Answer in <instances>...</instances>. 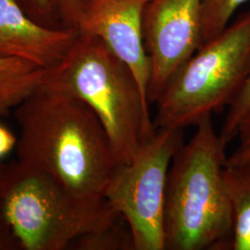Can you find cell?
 I'll return each mask as SVG.
<instances>
[{"label": "cell", "instance_id": "obj_7", "mask_svg": "<svg viewBox=\"0 0 250 250\" xmlns=\"http://www.w3.org/2000/svg\"><path fill=\"white\" fill-rule=\"evenodd\" d=\"M203 0H148L143 36L150 61L148 101L156 103L169 81L203 45Z\"/></svg>", "mask_w": 250, "mask_h": 250}, {"label": "cell", "instance_id": "obj_3", "mask_svg": "<svg viewBox=\"0 0 250 250\" xmlns=\"http://www.w3.org/2000/svg\"><path fill=\"white\" fill-rule=\"evenodd\" d=\"M170 164L165 197L166 250H227L232 212L225 188L226 155L211 115L197 125Z\"/></svg>", "mask_w": 250, "mask_h": 250}, {"label": "cell", "instance_id": "obj_11", "mask_svg": "<svg viewBox=\"0 0 250 250\" xmlns=\"http://www.w3.org/2000/svg\"><path fill=\"white\" fill-rule=\"evenodd\" d=\"M45 72L32 62L0 56V116L33 95L43 84Z\"/></svg>", "mask_w": 250, "mask_h": 250}, {"label": "cell", "instance_id": "obj_6", "mask_svg": "<svg viewBox=\"0 0 250 250\" xmlns=\"http://www.w3.org/2000/svg\"><path fill=\"white\" fill-rule=\"evenodd\" d=\"M184 130L156 128L127 164H121L105 201L127 224L134 250H166L164 214L167 180Z\"/></svg>", "mask_w": 250, "mask_h": 250}, {"label": "cell", "instance_id": "obj_2", "mask_svg": "<svg viewBox=\"0 0 250 250\" xmlns=\"http://www.w3.org/2000/svg\"><path fill=\"white\" fill-rule=\"evenodd\" d=\"M43 84L94 111L121 164L132 161L156 132L150 104L132 70L98 36L78 32L62 62L46 71Z\"/></svg>", "mask_w": 250, "mask_h": 250}, {"label": "cell", "instance_id": "obj_14", "mask_svg": "<svg viewBox=\"0 0 250 250\" xmlns=\"http://www.w3.org/2000/svg\"><path fill=\"white\" fill-rule=\"evenodd\" d=\"M250 115V69L241 89L229 105L219 137L224 148L235 139L238 127Z\"/></svg>", "mask_w": 250, "mask_h": 250}, {"label": "cell", "instance_id": "obj_9", "mask_svg": "<svg viewBox=\"0 0 250 250\" xmlns=\"http://www.w3.org/2000/svg\"><path fill=\"white\" fill-rule=\"evenodd\" d=\"M77 35L74 28L38 23L18 0H0L1 57L23 59L48 71L62 62Z\"/></svg>", "mask_w": 250, "mask_h": 250}, {"label": "cell", "instance_id": "obj_4", "mask_svg": "<svg viewBox=\"0 0 250 250\" xmlns=\"http://www.w3.org/2000/svg\"><path fill=\"white\" fill-rule=\"evenodd\" d=\"M122 216L107 202L92 205L72 197L41 170L17 161L3 165L0 220L21 250H63Z\"/></svg>", "mask_w": 250, "mask_h": 250}, {"label": "cell", "instance_id": "obj_8", "mask_svg": "<svg viewBox=\"0 0 250 250\" xmlns=\"http://www.w3.org/2000/svg\"><path fill=\"white\" fill-rule=\"evenodd\" d=\"M147 1L85 0L77 30L102 39L132 70L148 101L151 68L143 36L144 9Z\"/></svg>", "mask_w": 250, "mask_h": 250}, {"label": "cell", "instance_id": "obj_10", "mask_svg": "<svg viewBox=\"0 0 250 250\" xmlns=\"http://www.w3.org/2000/svg\"><path fill=\"white\" fill-rule=\"evenodd\" d=\"M224 179L232 212L227 250H250V164L225 163Z\"/></svg>", "mask_w": 250, "mask_h": 250}, {"label": "cell", "instance_id": "obj_16", "mask_svg": "<svg viewBox=\"0 0 250 250\" xmlns=\"http://www.w3.org/2000/svg\"><path fill=\"white\" fill-rule=\"evenodd\" d=\"M237 146L230 156L226 157V164L244 165L250 164V115L242 122L237 134Z\"/></svg>", "mask_w": 250, "mask_h": 250}, {"label": "cell", "instance_id": "obj_17", "mask_svg": "<svg viewBox=\"0 0 250 250\" xmlns=\"http://www.w3.org/2000/svg\"><path fill=\"white\" fill-rule=\"evenodd\" d=\"M31 18L45 26L59 28L54 15L52 0H18Z\"/></svg>", "mask_w": 250, "mask_h": 250}, {"label": "cell", "instance_id": "obj_13", "mask_svg": "<svg viewBox=\"0 0 250 250\" xmlns=\"http://www.w3.org/2000/svg\"><path fill=\"white\" fill-rule=\"evenodd\" d=\"M250 0H203V44L219 35L231 22L236 10Z\"/></svg>", "mask_w": 250, "mask_h": 250}, {"label": "cell", "instance_id": "obj_12", "mask_svg": "<svg viewBox=\"0 0 250 250\" xmlns=\"http://www.w3.org/2000/svg\"><path fill=\"white\" fill-rule=\"evenodd\" d=\"M71 247L82 250H134L132 234L122 217L100 231L81 236Z\"/></svg>", "mask_w": 250, "mask_h": 250}, {"label": "cell", "instance_id": "obj_20", "mask_svg": "<svg viewBox=\"0 0 250 250\" xmlns=\"http://www.w3.org/2000/svg\"><path fill=\"white\" fill-rule=\"evenodd\" d=\"M2 167H3V165H0V179H1V172H2Z\"/></svg>", "mask_w": 250, "mask_h": 250}, {"label": "cell", "instance_id": "obj_15", "mask_svg": "<svg viewBox=\"0 0 250 250\" xmlns=\"http://www.w3.org/2000/svg\"><path fill=\"white\" fill-rule=\"evenodd\" d=\"M85 0H52L54 15L60 27L77 29Z\"/></svg>", "mask_w": 250, "mask_h": 250}, {"label": "cell", "instance_id": "obj_19", "mask_svg": "<svg viewBox=\"0 0 250 250\" xmlns=\"http://www.w3.org/2000/svg\"><path fill=\"white\" fill-rule=\"evenodd\" d=\"M0 250H21L9 227L0 220Z\"/></svg>", "mask_w": 250, "mask_h": 250}, {"label": "cell", "instance_id": "obj_1", "mask_svg": "<svg viewBox=\"0 0 250 250\" xmlns=\"http://www.w3.org/2000/svg\"><path fill=\"white\" fill-rule=\"evenodd\" d=\"M18 161L43 171L82 202L105 203L121 163L85 103L42 84L15 108Z\"/></svg>", "mask_w": 250, "mask_h": 250}, {"label": "cell", "instance_id": "obj_5", "mask_svg": "<svg viewBox=\"0 0 250 250\" xmlns=\"http://www.w3.org/2000/svg\"><path fill=\"white\" fill-rule=\"evenodd\" d=\"M250 69V9L201 45L156 104V128L184 130L229 107Z\"/></svg>", "mask_w": 250, "mask_h": 250}, {"label": "cell", "instance_id": "obj_18", "mask_svg": "<svg viewBox=\"0 0 250 250\" xmlns=\"http://www.w3.org/2000/svg\"><path fill=\"white\" fill-rule=\"evenodd\" d=\"M17 142L18 138L7 127L0 125V160L17 146Z\"/></svg>", "mask_w": 250, "mask_h": 250}]
</instances>
